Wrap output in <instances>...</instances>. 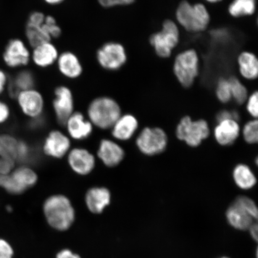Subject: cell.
I'll return each mask as SVG.
<instances>
[{"instance_id":"cell-25","label":"cell","mask_w":258,"mask_h":258,"mask_svg":"<svg viewBox=\"0 0 258 258\" xmlns=\"http://www.w3.org/2000/svg\"><path fill=\"white\" fill-rule=\"evenodd\" d=\"M238 69L242 77L252 80L258 75V60L257 57L249 51H243L237 59Z\"/></svg>"},{"instance_id":"cell-38","label":"cell","mask_w":258,"mask_h":258,"mask_svg":"<svg viewBox=\"0 0 258 258\" xmlns=\"http://www.w3.org/2000/svg\"><path fill=\"white\" fill-rule=\"evenodd\" d=\"M11 117V109L7 103L0 99V126L5 125Z\"/></svg>"},{"instance_id":"cell-48","label":"cell","mask_w":258,"mask_h":258,"mask_svg":"<svg viewBox=\"0 0 258 258\" xmlns=\"http://www.w3.org/2000/svg\"><path fill=\"white\" fill-rule=\"evenodd\" d=\"M221 258H228V257H221Z\"/></svg>"},{"instance_id":"cell-13","label":"cell","mask_w":258,"mask_h":258,"mask_svg":"<svg viewBox=\"0 0 258 258\" xmlns=\"http://www.w3.org/2000/svg\"><path fill=\"white\" fill-rule=\"evenodd\" d=\"M125 155L123 148L115 140L104 138L100 141L96 157L105 167L114 168L120 165Z\"/></svg>"},{"instance_id":"cell-19","label":"cell","mask_w":258,"mask_h":258,"mask_svg":"<svg viewBox=\"0 0 258 258\" xmlns=\"http://www.w3.org/2000/svg\"><path fill=\"white\" fill-rule=\"evenodd\" d=\"M226 217L232 227L243 231L249 230L254 221H256L246 209L235 201L229 206Z\"/></svg>"},{"instance_id":"cell-6","label":"cell","mask_w":258,"mask_h":258,"mask_svg":"<svg viewBox=\"0 0 258 258\" xmlns=\"http://www.w3.org/2000/svg\"><path fill=\"white\" fill-rule=\"evenodd\" d=\"M168 145V137L160 127H145L138 135L136 145L142 154L154 156L164 152Z\"/></svg>"},{"instance_id":"cell-8","label":"cell","mask_w":258,"mask_h":258,"mask_svg":"<svg viewBox=\"0 0 258 258\" xmlns=\"http://www.w3.org/2000/svg\"><path fill=\"white\" fill-rule=\"evenodd\" d=\"M127 53L122 44L117 42H108L99 48L96 60L102 69L107 71L120 70L127 61Z\"/></svg>"},{"instance_id":"cell-34","label":"cell","mask_w":258,"mask_h":258,"mask_svg":"<svg viewBox=\"0 0 258 258\" xmlns=\"http://www.w3.org/2000/svg\"><path fill=\"white\" fill-rule=\"evenodd\" d=\"M43 27L51 38H57L62 34V30L57 25L56 19L50 15L45 17Z\"/></svg>"},{"instance_id":"cell-3","label":"cell","mask_w":258,"mask_h":258,"mask_svg":"<svg viewBox=\"0 0 258 258\" xmlns=\"http://www.w3.org/2000/svg\"><path fill=\"white\" fill-rule=\"evenodd\" d=\"M176 18L178 24L186 31L199 32L208 28L211 17L207 8L201 3L192 5L183 1L177 7Z\"/></svg>"},{"instance_id":"cell-17","label":"cell","mask_w":258,"mask_h":258,"mask_svg":"<svg viewBox=\"0 0 258 258\" xmlns=\"http://www.w3.org/2000/svg\"><path fill=\"white\" fill-rule=\"evenodd\" d=\"M138 119L131 114H122L110 129L115 141L124 142L130 140L138 131Z\"/></svg>"},{"instance_id":"cell-26","label":"cell","mask_w":258,"mask_h":258,"mask_svg":"<svg viewBox=\"0 0 258 258\" xmlns=\"http://www.w3.org/2000/svg\"><path fill=\"white\" fill-rule=\"evenodd\" d=\"M43 23L32 24L27 22L26 25V37L32 48L46 42L51 41V38L45 30Z\"/></svg>"},{"instance_id":"cell-35","label":"cell","mask_w":258,"mask_h":258,"mask_svg":"<svg viewBox=\"0 0 258 258\" xmlns=\"http://www.w3.org/2000/svg\"><path fill=\"white\" fill-rule=\"evenodd\" d=\"M235 202L238 203L241 206L246 209L248 212L250 213L251 216L255 220H257L258 217V210L256 203L249 198L247 196H238V198L234 201Z\"/></svg>"},{"instance_id":"cell-44","label":"cell","mask_w":258,"mask_h":258,"mask_svg":"<svg viewBox=\"0 0 258 258\" xmlns=\"http://www.w3.org/2000/svg\"><path fill=\"white\" fill-rule=\"evenodd\" d=\"M250 231V234L251 236L252 237L253 239L255 241H257V224L256 222H254V223L250 226V227L249 228Z\"/></svg>"},{"instance_id":"cell-7","label":"cell","mask_w":258,"mask_h":258,"mask_svg":"<svg viewBox=\"0 0 258 258\" xmlns=\"http://www.w3.org/2000/svg\"><path fill=\"white\" fill-rule=\"evenodd\" d=\"M179 40V31L175 22L167 20L159 32L150 37V43L155 51L161 57H168Z\"/></svg>"},{"instance_id":"cell-23","label":"cell","mask_w":258,"mask_h":258,"mask_svg":"<svg viewBox=\"0 0 258 258\" xmlns=\"http://www.w3.org/2000/svg\"><path fill=\"white\" fill-rule=\"evenodd\" d=\"M11 175L27 191L33 188L38 182V174L28 164H19Z\"/></svg>"},{"instance_id":"cell-16","label":"cell","mask_w":258,"mask_h":258,"mask_svg":"<svg viewBox=\"0 0 258 258\" xmlns=\"http://www.w3.org/2000/svg\"><path fill=\"white\" fill-rule=\"evenodd\" d=\"M110 190L104 186H94L87 190L85 195L86 207L93 214H101L111 204Z\"/></svg>"},{"instance_id":"cell-42","label":"cell","mask_w":258,"mask_h":258,"mask_svg":"<svg viewBox=\"0 0 258 258\" xmlns=\"http://www.w3.org/2000/svg\"><path fill=\"white\" fill-rule=\"evenodd\" d=\"M8 81L6 73L0 70V95H2L3 93L5 92L8 85Z\"/></svg>"},{"instance_id":"cell-31","label":"cell","mask_w":258,"mask_h":258,"mask_svg":"<svg viewBox=\"0 0 258 258\" xmlns=\"http://www.w3.org/2000/svg\"><path fill=\"white\" fill-rule=\"evenodd\" d=\"M243 136L245 141L249 144L257 143L258 122L257 119L248 121L243 128Z\"/></svg>"},{"instance_id":"cell-36","label":"cell","mask_w":258,"mask_h":258,"mask_svg":"<svg viewBox=\"0 0 258 258\" xmlns=\"http://www.w3.org/2000/svg\"><path fill=\"white\" fill-rule=\"evenodd\" d=\"M17 165L16 161L11 158L0 157V175H9Z\"/></svg>"},{"instance_id":"cell-40","label":"cell","mask_w":258,"mask_h":258,"mask_svg":"<svg viewBox=\"0 0 258 258\" xmlns=\"http://www.w3.org/2000/svg\"><path fill=\"white\" fill-rule=\"evenodd\" d=\"M99 5L105 8H111L116 6L132 4L135 0H98Z\"/></svg>"},{"instance_id":"cell-32","label":"cell","mask_w":258,"mask_h":258,"mask_svg":"<svg viewBox=\"0 0 258 258\" xmlns=\"http://www.w3.org/2000/svg\"><path fill=\"white\" fill-rule=\"evenodd\" d=\"M216 95L219 101L222 103H228L232 99L230 82L228 79H221L218 81Z\"/></svg>"},{"instance_id":"cell-20","label":"cell","mask_w":258,"mask_h":258,"mask_svg":"<svg viewBox=\"0 0 258 258\" xmlns=\"http://www.w3.org/2000/svg\"><path fill=\"white\" fill-rule=\"evenodd\" d=\"M56 63L59 72L66 78L76 79L82 75V64L79 57L72 51L59 54Z\"/></svg>"},{"instance_id":"cell-5","label":"cell","mask_w":258,"mask_h":258,"mask_svg":"<svg viewBox=\"0 0 258 258\" xmlns=\"http://www.w3.org/2000/svg\"><path fill=\"white\" fill-rule=\"evenodd\" d=\"M210 135L208 122L202 119L194 121L185 116L180 120L176 129V137L191 147H197Z\"/></svg>"},{"instance_id":"cell-12","label":"cell","mask_w":258,"mask_h":258,"mask_svg":"<svg viewBox=\"0 0 258 258\" xmlns=\"http://www.w3.org/2000/svg\"><path fill=\"white\" fill-rule=\"evenodd\" d=\"M52 107L57 124L64 127L68 119L74 110V99L72 90L66 86H59L54 90Z\"/></svg>"},{"instance_id":"cell-41","label":"cell","mask_w":258,"mask_h":258,"mask_svg":"<svg viewBox=\"0 0 258 258\" xmlns=\"http://www.w3.org/2000/svg\"><path fill=\"white\" fill-rule=\"evenodd\" d=\"M216 119L218 122L228 120V119H233V120L238 121L240 120V115L236 111L222 110L218 113Z\"/></svg>"},{"instance_id":"cell-21","label":"cell","mask_w":258,"mask_h":258,"mask_svg":"<svg viewBox=\"0 0 258 258\" xmlns=\"http://www.w3.org/2000/svg\"><path fill=\"white\" fill-rule=\"evenodd\" d=\"M59 52L51 41L46 42L33 48L31 53V59L38 67H49L56 62Z\"/></svg>"},{"instance_id":"cell-22","label":"cell","mask_w":258,"mask_h":258,"mask_svg":"<svg viewBox=\"0 0 258 258\" xmlns=\"http://www.w3.org/2000/svg\"><path fill=\"white\" fill-rule=\"evenodd\" d=\"M35 79L34 74L29 70L19 72L14 79L8 81L7 88L9 95L16 99L19 93L25 90L34 89Z\"/></svg>"},{"instance_id":"cell-2","label":"cell","mask_w":258,"mask_h":258,"mask_svg":"<svg viewBox=\"0 0 258 258\" xmlns=\"http://www.w3.org/2000/svg\"><path fill=\"white\" fill-rule=\"evenodd\" d=\"M121 115L120 105L109 96L97 97L87 108V118L100 130H110Z\"/></svg>"},{"instance_id":"cell-37","label":"cell","mask_w":258,"mask_h":258,"mask_svg":"<svg viewBox=\"0 0 258 258\" xmlns=\"http://www.w3.org/2000/svg\"><path fill=\"white\" fill-rule=\"evenodd\" d=\"M246 108L248 112L251 117L253 118L257 117L258 115V95L257 92H255L248 96L246 100Z\"/></svg>"},{"instance_id":"cell-18","label":"cell","mask_w":258,"mask_h":258,"mask_svg":"<svg viewBox=\"0 0 258 258\" xmlns=\"http://www.w3.org/2000/svg\"><path fill=\"white\" fill-rule=\"evenodd\" d=\"M240 127L238 121L228 119L218 122L214 129V137L217 143L222 146H230L239 137Z\"/></svg>"},{"instance_id":"cell-29","label":"cell","mask_w":258,"mask_h":258,"mask_svg":"<svg viewBox=\"0 0 258 258\" xmlns=\"http://www.w3.org/2000/svg\"><path fill=\"white\" fill-rule=\"evenodd\" d=\"M0 188L12 196H21L27 191L16 182L11 174L7 175H0Z\"/></svg>"},{"instance_id":"cell-4","label":"cell","mask_w":258,"mask_h":258,"mask_svg":"<svg viewBox=\"0 0 258 258\" xmlns=\"http://www.w3.org/2000/svg\"><path fill=\"white\" fill-rule=\"evenodd\" d=\"M199 63L198 54L195 50H186L177 54L173 71L180 85L185 88L192 85L199 73Z\"/></svg>"},{"instance_id":"cell-30","label":"cell","mask_w":258,"mask_h":258,"mask_svg":"<svg viewBox=\"0 0 258 258\" xmlns=\"http://www.w3.org/2000/svg\"><path fill=\"white\" fill-rule=\"evenodd\" d=\"M228 80L230 84L232 99H234L238 104H243L249 96L246 87L235 77H231Z\"/></svg>"},{"instance_id":"cell-43","label":"cell","mask_w":258,"mask_h":258,"mask_svg":"<svg viewBox=\"0 0 258 258\" xmlns=\"http://www.w3.org/2000/svg\"><path fill=\"white\" fill-rule=\"evenodd\" d=\"M56 258H81L78 254H74L72 251L64 249L57 254Z\"/></svg>"},{"instance_id":"cell-39","label":"cell","mask_w":258,"mask_h":258,"mask_svg":"<svg viewBox=\"0 0 258 258\" xmlns=\"http://www.w3.org/2000/svg\"><path fill=\"white\" fill-rule=\"evenodd\" d=\"M14 251L9 242L0 238V258H13Z\"/></svg>"},{"instance_id":"cell-15","label":"cell","mask_w":258,"mask_h":258,"mask_svg":"<svg viewBox=\"0 0 258 258\" xmlns=\"http://www.w3.org/2000/svg\"><path fill=\"white\" fill-rule=\"evenodd\" d=\"M71 140L82 141L91 137L93 125L82 112L75 111L68 119L64 126Z\"/></svg>"},{"instance_id":"cell-33","label":"cell","mask_w":258,"mask_h":258,"mask_svg":"<svg viewBox=\"0 0 258 258\" xmlns=\"http://www.w3.org/2000/svg\"><path fill=\"white\" fill-rule=\"evenodd\" d=\"M31 148L28 143L24 140H19L17 152H16V163L19 164H28L31 157Z\"/></svg>"},{"instance_id":"cell-45","label":"cell","mask_w":258,"mask_h":258,"mask_svg":"<svg viewBox=\"0 0 258 258\" xmlns=\"http://www.w3.org/2000/svg\"><path fill=\"white\" fill-rule=\"evenodd\" d=\"M64 0H44L47 5L54 6L61 4Z\"/></svg>"},{"instance_id":"cell-46","label":"cell","mask_w":258,"mask_h":258,"mask_svg":"<svg viewBox=\"0 0 258 258\" xmlns=\"http://www.w3.org/2000/svg\"><path fill=\"white\" fill-rule=\"evenodd\" d=\"M206 2H208L210 3H216L222 1V0H206Z\"/></svg>"},{"instance_id":"cell-27","label":"cell","mask_w":258,"mask_h":258,"mask_svg":"<svg viewBox=\"0 0 258 258\" xmlns=\"http://www.w3.org/2000/svg\"><path fill=\"white\" fill-rule=\"evenodd\" d=\"M19 139L10 133H0V157H8L16 161Z\"/></svg>"},{"instance_id":"cell-11","label":"cell","mask_w":258,"mask_h":258,"mask_svg":"<svg viewBox=\"0 0 258 258\" xmlns=\"http://www.w3.org/2000/svg\"><path fill=\"white\" fill-rule=\"evenodd\" d=\"M15 99L22 114L30 120L43 116L45 107L44 97L37 90L34 88L22 91Z\"/></svg>"},{"instance_id":"cell-9","label":"cell","mask_w":258,"mask_h":258,"mask_svg":"<svg viewBox=\"0 0 258 258\" xmlns=\"http://www.w3.org/2000/svg\"><path fill=\"white\" fill-rule=\"evenodd\" d=\"M71 149L72 140L67 134L57 129L48 132L42 147L45 156L56 160L66 157Z\"/></svg>"},{"instance_id":"cell-47","label":"cell","mask_w":258,"mask_h":258,"mask_svg":"<svg viewBox=\"0 0 258 258\" xmlns=\"http://www.w3.org/2000/svg\"><path fill=\"white\" fill-rule=\"evenodd\" d=\"M12 210H13V209H12V207H11V206H8V207H7V211H8V212H12Z\"/></svg>"},{"instance_id":"cell-1","label":"cell","mask_w":258,"mask_h":258,"mask_svg":"<svg viewBox=\"0 0 258 258\" xmlns=\"http://www.w3.org/2000/svg\"><path fill=\"white\" fill-rule=\"evenodd\" d=\"M43 211L48 224L59 231L69 230L75 221L76 212L69 197L53 194L44 201Z\"/></svg>"},{"instance_id":"cell-24","label":"cell","mask_w":258,"mask_h":258,"mask_svg":"<svg viewBox=\"0 0 258 258\" xmlns=\"http://www.w3.org/2000/svg\"><path fill=\"white\" fill-rule=\"evenodd\" d=\"M233 177L235 185L241 189L249 190L256 184V176L250 167L245 164H238L235 166Z\"/></svg>"},{"instance_id":"cell-28","label":"cell","mask_w":258,"mask_h":258,"mask_svg":"<svg viewBox=\"0 0 258 258\" xmlns=\"http://www.w3.org/2000/svg\"><path fill=\"white\" fill-rule=\"evenodd\" d=\"M256 0H233L228 8L230 14L235 18L253 15L256 11Z\"/></svg>"},{"instance_id":"cell-10","label":"cell","mask_w":258,"mask_h":258,"mask_svg":"<svg viewBox=\"0 0 258 258\" xmlns=\"http://www.w3.org/2000/svg\"><path fill=\"white\" fill-rule=\"evenodd\" d=\"M66 157L70 168L77 175L88 176L95 169L96 156L86 148H72Z\"/></svg>"},{"instance_id":"cell-14","label":"cell","mask_w":258,"mask_h":258,"mask_svg":"<svg viewBox=\"0 0 258 258\" xmlns=\"http://www.w3.org/2000/svg\"><path fill=\"white\" fill-rule=\"evenodd\" d=\"M6 66L12 69L27 66L31 59V53L20 39L10 40L3 56Z\"/></svg>"}]
</instances>
